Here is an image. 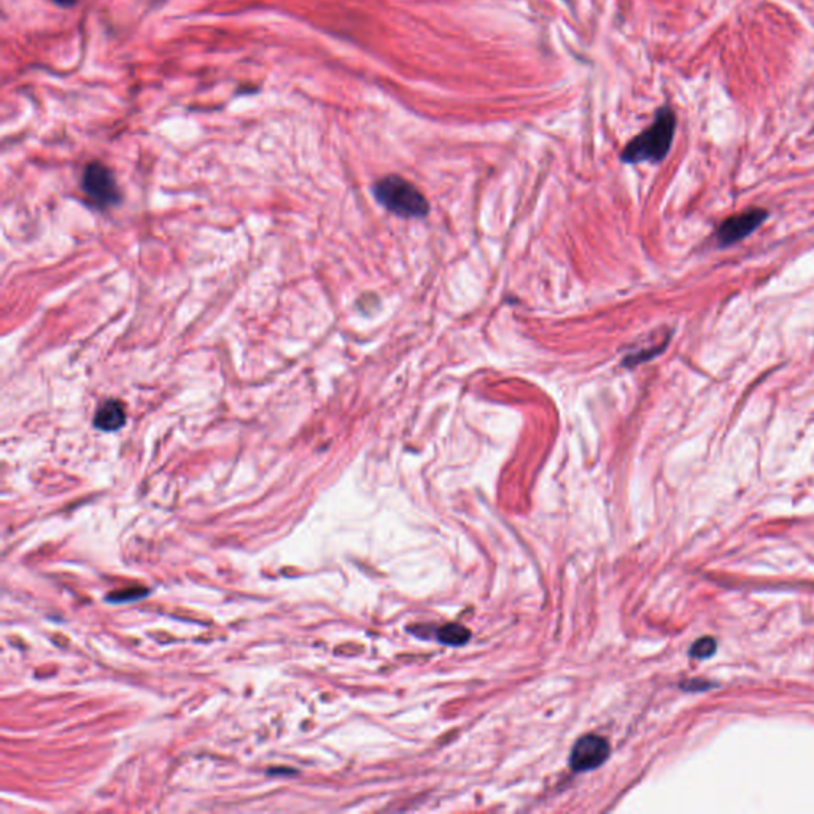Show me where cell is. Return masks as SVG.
I'll use <instances>...</instances> for the list:
<instances>
[{
    "label": "cell",
    "mask_w": 814,
    "mask_h": 814,
    "mask_svg": "<svg viewBox=\"0 0 814 814\" xmlns=\"http://www.w3.org/2000/svg\"><path fill=\"white\" fill-rule=\"evenodd\" d=\"M676 132V115L670 107H660L646 131L634 137L622 151V161L628 164L660 163L666 158Z\"/></svg>",
    "instance_id": "cell-1"
},
{
    "label": "cell",
    "mask_w": 814,
    "mask_h": 814,
    "mask_svg": "<svg viewBox=\"0 0 814 814\" xmlns=\"http://www.w3.org/2000/svg\"><path fill=\"white\" fill-rule=\"evenodd\" d=\"M767 217L769 213L763 209H749L738 215H733L730 219H724L717 229V241L722 247L743 241L749 234L754 233Z\"/></svg>",
    "instance_id": "cell-5"
},
{
    "label": "cell",
    "mask_w": 814,
    "mask_h": 814,
    "mask_svg": "<svg viewBox=\"0 0 814 814\" xmlns=\"http://www.w3.org/2000/svg\"><path fill=\"white\" fill-rule=\"evenodd\" d=\"M374 196L387 211L403 219H423L430 211V204L420 189L398 175H388L374 187Z\"/></svg>",
    "instance_id": "cell-2"
},
{
    "label": "cell",
    "mask_w": 814,
    "mask_h": 814,
    "mask_svg": "<svg viewBox=\"0 0 814 814\" xmlns=\"http://www.w3.org/2000/svg\"><path fill=\"white\" fill-rule=\"evenodd\" d=\"M716 650V641L713 638H701V640L697 641L692 649H690V656L695 657V658H708V657L713 656Z\"/></svg>",
    "instance_id": "cell-8"
},
{
    "label": "cell",
    "mask_w": 814,
    "mask_h": 814,
    "mask_svg": "<svg viewBox=\"0 0 814 814\" xmlns=\"http://www.w3.org/2000/svg\"><path fill=\"white\" fill-rule=\"evenodd\" d=\"M471 632L467 626H459V624H449V626H441L437 630V641H441L445 646H463L469 641Z\"/></svg>",
    "instance_id": "cell-7"
},
{
    "label": "cell",
    "mask_w": 814,
    "mask_h": 814,
    "mask_svg": "<svg viewBox=\"0 0 814 814\" xmlns=\"http://www.w3.org/2000/svg\"><path fill=\"white\" fill-rule=\"evenodd\" d=\"M124 422V409L118 401H107L104 406L99 407L98 414L94 417V425L102 431L120 430Z\"/></svg>",
    "instance_id": "cell-6"
},
{
    "label": "cell",
    "mask_w": 814,
    "mask_h": 814,
    "mask_svg": "<svg viewBox=\"0 0 814 814\" xmlns=\"http://www.w3.org/2000/svg\"><path fill=\"white\" fill-rule=\"evenodd\" d=\"M86 197L96 207L106 209L121 201L120 189L112 172L100 163H91L84 169V180H82Z\"/></svg>",
    "instance_id": "cell-3"
},
{
    "label": "cell",
    "mask_w": 814,
    "mask_h": 814,
    "mask_svg": "<svg viewBox=\"0 0 814 814\" xmlns=\"http://www.w3.org/2000/svg\"><path fill=\"white\" fill-rule=\"evenodd\" d=\"M54 4H58L60 7H74L76 4V0H53Z\"/></svg>",
    "instance_id": "cell-9"
},
{
    "label": "cell",
    "mask_w": 814,
    "mask_h": 814,
    "mask_svg": "<svg viewBox=\"0 0 814 814\" xmlns=\"http://www.w3.org/2000/svg\"><path fill=\"white\" fill-rule=\"evenodd\" d=\"M610 754L608 739L598 735H586L576 741L570 755V767L579 773L595 770L610 759Z\"/></svg>",
    "instance_id": "cell-4"
}]
</instances>
